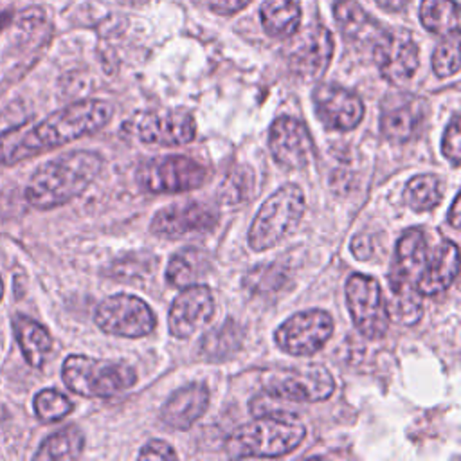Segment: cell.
<instances>
[{
  "mask_svg": "<svg viewBox=\"0 0 461 461\" xmlns=\"http://www.w3.org/2000/svg\"><path fill=\"white\" fill-rule=\"evenodd\" d=\"M112 113L110 103L85 99L54 112L31 130H9L0 135V164H14L43 149L94 133L110 122Z\"/></svg>",
  "mask_w": 461,
  "mask_h": 461,
  "instance_id": "obj_1",
  "label": "cell"
},
{
  "mask_svg": "<svg viewBox=\"0 0 461 461\" xmlns=\"http://www.w3.org/2000/svg\"><path fill=\"white\" fill-rule=\"evenodd\" d=\"M95 151L77 149L41 164L25 187V200L36 209H52L81 194L101 171Z\"/></svg>",
  "mask_w": 461,
  "mask_h": 461,
  "instance_id": "obj_2",
  "label": "cell"
},
{
  "mask_svg": "<svg viewBox=\"0 0 461 461\" xmlns=\"http://www.w3.org/2000/svg\"><path fill=\"white\" fill-rule=\"evenodd\" d=\"M304 439V427L294 414H263L238 427L225 443L230 457H279Z\"/></svg>",
  "mask_w": 461,
  "mask_h": 461,
  "instance_id": "obj_3",
  "label": "cell"
},
{
  "mask_svg": "<svg viewBox=\"0 0 461 461\" xmlns=\"http://www.w3.org/2000/svg\"><path fill=\"white\" fill-rule=\"evenodd\" d=\"M61 376L72 393L86 398L115 396L137 382V373L128 364L97 360L85 355L67 357Z\"/></svg>",
  "mask_w": 461,
  "mask_h": 461,
  "instance_id": "obj_4",
  "label": "cell"
},
{
  "mask_svg": "<svg viewBox=\"0 0 461 461\" xmlns=\"http://www.w3.org/2000/svg\"><path fill=\"white\" fill-rule=\"evenodd\" d=\"M304 194L299 185L279 187L258 211L249 230V245L254 250H267L286 238L301 221Z\"/></svg>",
  "mask_w": 461,
  "mask_h": 461,
  "instance_id": "obj_5",
  "label": "cell"
},
{
  "mask_svg": "<svg viewBox=\"0 0 461 461\" xmlns=\"http://www.w3.org/2000/svg\"><path fill=\"white\" fill-rule=\"evenodd\" d=\"M261 385L267 394L288 402H321L335 389L331 373L319 364L268 369L261 375Z\"/></svg>",
  "mask_w": 461,
  "mask_h": 461,
  "instance_id": "obj_6",
  "label": "cell"
},
{
  "mask_svg": "<svg viewBox=\"0 0 461 461\" xmlns=\"http://www.w3.org/2000/svg\"><path fill=\"white\" fill-rule=\"evenodd\" d=\"M209 176L207 167L189 157H155L137 169V184L149 193H182L200 187Z\"/></svg>",
  "mask_w": 461,
  "mask_h": 461,
  "instance_id": "obj_7",
  "label": "cell"
},
{
  "mask_svg": "<svg viewBox=\"0 0 461 461\" xmlns=\"http://www.w3.org/2000/svg\"><path fill=\"white\" fill-rule=\"evenodd\" d=\"M346 304L355 328L371 340L382 339L389 328V313L378 281L367 274H353L346 281Z\"/></svg>",
  "mask_w": 461,
  "mask_h": 461,
  "instance_id": "obj_8",
  "label": "cell"
},
{
  "mask_svg": "<svg viewBox=\"0 0 461 461\" xmlns=\"http://www.w3.org/2000/svg\"><path fill=\"white\" fill-rule=\"evenodd\" d=\"M333 333V319L328 312L312 308L294 313L274 333L276 344L288 355L308 357L317 353Z\"/></svg>",
  "mask_w": 461,
  "mask_h": 461,
  "instance_id": "obj_9",
  "label": "cell"
},
{
  "mask_svg": "<svg viewBox=\"0 0 461 461\" xmlns=\"http://www.w3.org/2000/svg\"><path fill=\"white\" fill-rule=\"evenodd\" d=\"M95 324L106 333L137 339L153 331L155 315L140 297L115 294L95 308Z\"/></svg>",
  "mask_w": 461,
  "mask_h": 461,
  "instance_id": "obj_10",
  "label": "cell"
},
{
  "mask_svg": "<svg viewBox=\"0 0 461 461\" xmlns=\"http://www.w3.org/2000/svg\"><path fill=\"white\" fill-rule=\"evenodd\" d=\"M268 146L274 160L286 169H301L308 166L315 153L306 126L290 115H281L272 122Z\"/></svg>",
  "mask_w": 461,
  "mask_h": 461,
  "instance_id": "obj_11",
  "label": "cell"
},
{
  "mask_svg": "<svg viewBox=\"0 0 461 461\" xmlns=\"http://www.w3.org/2000/svg\"><path fill=\"white\" fill-rule=\"evenodd\" d=\"M218 221L212 207L202 202H182L160 209L151 220V232L162 238H184L193 232L211 230Z\"/></svg>",
  "mask_w": 461,
  "mask_h": 461,
  "instance_id": "obj_12",
  "label": "cell"
},
{
  "mask_svg": "<svg viewBox=\"0 0 461 461\" xmlns=\"http://www.w3.org/2000/svg\"><path fill=\"white\" fill-rule=\"evenodd\" d=\"M214 313V297L209 286L191 285L182 288L171 304L167 324L176 339H187L211 321Z\"/></svg>",
  "mask_w": 461,
  "mask_h": 461,
  "instance_id": "obj_13",
  "label": "cell"
},
{
  "mask_svg": "<svg viewBox=\"0 0 461 461\" xmlns=\"http://www.w3.org/2000/svg\"><path fill=\"white\" fill-rule=\"evenodd\" d=\"M331 52V34L321 23H313L292 41L288 49V65L295 74L315 79L328 68Z\"/></svg>",
  "mask_w": 461,
  "mask_h": 461,
  "instance_id": "obj_14",
  "label": "cell"
},
{
  "mask_svg": "<svg viewBox=\"0 0 461 461\" xmlns=\"http://www.w3.org/2000/svg\"><path fill=\"white\" fill-rule=\"evenodd\" d=\"M375 59L384 79L402 85L418 68V45L407 32H384L375 43Z\"/></svg>",
  "mask_w": 461,
  "mask_h": 461,
  "instance_id": "obj_15",
  "label": "cell"
},
{
  "mask_svg": "<svg viewBox=\"0 0 461 461\" xmlns=\"http://www.w3.org/2000/svg\"><path fill=\"white\" fill-rule=\"evenodd\" d=\"M313 104L317 117L330 130H353L364 117L360 97L337 85H319L313 90Z\"/></svg>",
  "mask_w": 461,
  "mask_h": 461,
  "instance_id": "obj_16",
  "label": "cell"
},
{
  "mask_svg": "<svg viewBox=\"0 0 461 461\" xmlns=\"http://www.w3.org/2000/svg\"><path fill=\"white\" fill-rule=\"evenodd\" d=\"M137 135L146 144L182 146L194 139L196 122L184 110L148 112L139 121Z\"/></svg>",
  "mask_w": 461,
  "mask_h": 461,
  "instance_id": "obj_17",
  "label": "cell"
},
{
  "mask_svg": "<svg viewBox=\"0 0 461 461\" xmlns=\"http://www.w3.org/2000/svg\"><path fill=\"white\" fill-rule=\"evenodd\" d=\"M432 252L421 229H409L398 240L394 263L389 274V286H412L425 270Z\"/></svg>",
  "mask_w": 461,
  "mask_h": 461,
  "instance_id": "obj_18",
  "label": "cell"
},
{
  "mask_svg": "<svg viewBox=\"0 0 461 461\" xmlns=\"http://www.w3.org/2000/svg\"><path fill=\"white\" fill-rule=\"evenodd\" d=\"M209 391L203 384H189L173 393L160 409V420L178 430L189 429L207 409Z\"/></svg>",
  "mask_w": 461,
  "mask_h": 461,
  "instance_id": "obj_19",
  "label": "cell"
},
{
  "mask_svg": "<svg viewBox=\"0 0 461 461\" xmlns=\"http://www.w3.org/2000/svg\"><path fill=\"white\" fill-rule=\"evenodd\" d=\"M423 101L414 95H400L385 104L380 117L382 135L393 142L409 140L423 119Z\"/></svg>",
  "mask_w": 461,
  "mask_h": 461,
  "instance_id": "obj_20",
  "label": "cell"
},
{
  "mask_svg": "<svg viewBox=\"0 0 461 461\" xmlns=\"http://www.w3.org/2000/svg\"><path fill=\"white\" fill-rule=\"evenodd\" d=\"M459 270V250L454 241H443L432 250V256L416 281L420 295H436L447 290Z\"/></svg>",
  "mask_w": 461,
  "mask_h": 461,
  "instance_id": "obj_21",
  "label": "cell"
},
{
  "mask_svg": "<svg viewBox=\"0 0 461 461\" xmlns=\"http://www.w3.org/2000/svg\"><path fill=\"white\" fill-rule=\"evenodd\" d=\"M335 20L344 34L351 41H371L373 45L385 32L376 20H373L357 0H337L333 5Z\"/></svg>",
  "mask_w": 461,
  "mask_h": 461,
  "instance_id": "obj_22",
  "label": "cell"
},
{
  "mask_svg": "<svg viewBox=\"0 0 461 461\" xmlns=\"http://www.w3.org/2000/svg\"><path fill=\"white\" fill-rule=\"evenodd\" d=\"M13 328L25 360L32 367H41L52 348V339L49 331L40 322L25 315H16L13 321Z\"/></svg>",
  "mask_w": 461,
  "mask_h": 461,
  "instance_id": "obj_23",
  "label": "cell"
},
{
  "mask_svg": "<svg viewBox=\"0 0 461 461\" xmlns=\"http://www.w3.org/2000/svg\"><path fill=\"white\" fill-rule=\"evenodd\" d=\"M263 29L274 38H290L299 29L301 7L297 0H265L259 7Z\"/></svg>",
  "mask_w": 461,
  "mask_h": 461,
  "instance_id": "obj_24",
  "label": "cell"
},
{
  "mask_svg": "<svg viewBox=\"0 0 461 461\" xmlns=\"http://www.w3.org/2000/svg\"><path fill=\"white\" fill-rule=\"evenodd\" d=\"M209 259L207 254L200 249L189 247L176 252L166 268V281L175 288H185L196 285L198 277L207 270Z\"/></svg>",
  "mask_w": 461,
  "mask_h": 461,
  "instance_id": "obj_25",
  "label": "cell"
},
{
  "mask_svg": "<svg viewBox=\"0 0 461 461\" xmlns=\"http://www.w3.org/2000/svg\"><path fill=\"white\" fill-rule=\"evenodd\" d=\"M420 20L427 31L439 36L459 32V9L454 0H423Z\"/></svg>",
  "mask_w": 461,
  "mask_h": 461,
  "instance_id": "obj_26",
  "label": "cell"
},
{
  "mask_svg": "<svg viewBox=\"0 0 461 461\" xmlns=\"http://www.w3.org/2000/svg\"><path fill=\"white\" fill-rule=\"evenodd\" d=\"M443 182L430 173L412 176L403 187V200L405 203L418 212L430 211L436 207L443 198Z\"/></svg>",
  "mask_w": 461,
  "mask_h": 461,
  "instance_id": "obj_27",
  "label": "cell"
},
{
  "mask_svg": "<svg viewBox=\"0 0 461 461\" xmlns=\"http://www.w3.org/2000/svg\"><path fill=\"white\" fill-rule=\"evenodd\" d=\"M83 432L77 427L68 425L43 439L34 459H76L83 452Z\"/></svg>",
  "mask_w": 461,
  "mask_h": 461,
  "instance_id": "obj_28",
  "label": "cell"
},
{
  "mask_svg": "<svg viewBox=\"0 0 461 461\" xmlns=\"http://www.w3.org/2000/svg\"><path fill=\"white\" fill-rule=\"evenodd\" d=\"M385 306L389 319H394L405 326L416 324L423 312L421 295L412 286H391V295L385 301Z\"/></svg>",
  "mask_w": 461,
  "mask_h": 461,
  "instance_id": "obj_29",
  "label": "cell"
},
{
  "mask_svg": "<svg viewBox=\"0 0 461 461\" xmlns=\"http://www.w3.org/2000/svg\"><path fill=\"white\" fill-rule=\"evenodd\" d=\"M241 330L232 322L227 321L221 326L211 330L200 342V353L205 358L211 360H220L229 355H232L240 344H241Z\"/></svg>",
  "mask_w": 461,
  "mask_h": 461,
  "instance_id": "obj_30",
  "label": "cell"
},
{
  "mask_svg": "<svg viewBox=\"0 0 461 461\" xmlns=\"http://www.w3.org/2000/svg\"><path fill=\"white\" fill-rule=\"evenodd\" d=\"M34 412L43 423H52L72 412V402L56 389H43L34 396Z\"/></svg>",
  "mask_w": 461,
  "mask_h": 461,
  "instance_id": "obj_31",
  "label": "cell"
},
{
  "mask_svg": "<svg viewBox=\"0 0 461 461\" xmlns=\"http://www.w3.org/2000/svg\"><path fill=\"white\" fill-rule=\"evenodd\" d=\"M288 276L279 265H258L247 272L243 277V285L258 294L279 290L286 283Z\"/></svg>",
  "mask_w": 461,
  "mask_h": 461,
  "instance_id": "obj_32",
  "label": "cell"
},
{
  "mask_svg": "<svg viewBox=\"0 0 461 461\" xmlns=\"http://www.w3.org/2000/svg\"><path fill=\"white\" fill-rule=\"evenodd\" d=\"M432 68L436 76L448 77L459 70V32L448 34L432 54Z\"/></svg>",
  "mask_w": 461,
  "mask_h": 461,
  "instance_id": "obj_33",
  "label": "cell"
},
{
  "mask_svg": "<svg viewBox=\"0 0 461 461\" xmlns=\"http://www.w3.org/2000/svg\"><path fill=\"white\" fill-rule=\"evenodd\" d=\"M459 148H461V128H459V117L454 115L441 139V153L445 158L452 162V166H459V158H461Z\"/></svg>",
  "mask_w": 461,
  "mask_h": 461,
  "instance_id": "obj_34",
  "label": "cell"
},
{
  "mask_svg": "<svg viewBox=\"0 0 461 461\" xmlns=\"http://www.w3.org/2000/svg\"><path fill=\"white\" fill-rule=\"evenodd\" d=\"M176 452L162 439H149L139 452V459H175Z\"/></svg>",
  "mask_w": 461,
  "mask_h": 461,
  "instance_id": "obj_35",
  "label": "cell"
},
{
  "mask_svg": "<svg viewBox=\"0 0 461 461\" xmlns=\"http://www.w3.org/2000/svg\"><path fill=\"white\" fill-rule=\"evenodd\" d=\"M252 0H212V9L220 14H232L241 11Z\"/></svg>",
  "mask_w": 461,
  "mask_h": 461,
  "instance_id": "obj_36",
  "label": "cell"
},
{
  "mask_svg": "<svg viewBox=\"0 0 461 461\" xmlns=\"http://www.w3.org/2000/svg\"><path fill=\"white\" fill-rule=\"evenodd\" d=\"M459 205H461V196H459V193L454 196V202H452V205H450V211H448V220H450V225L454 227V229H457L459 227Z\"/></svg>",
  "mask_w": 461,
  "mask_h": 461,
  "instance_id": "obj_37",
  "label": "cell"
},
{
  "mask_svg": "<svg viewBox=\"0 0 461 461\" xmlns=\"http://www.w3.org/2000/svg\"><path fill=\"white\" fill-rule=\"evenodd\" d=\"M382 9H385V11H393V13H396V11H402L407 4H409V0H375Z\"/></svg>",
  "mask_w": 461,
  "mask_h": 461,
  "instance_id": "obj_38",
  "label": "cell"
},
{
  "mask_svg": "<svg viewBox=\"0 0 461 461\" xmlns=\"http://www.w3.org/2000/svg\"><path fill=\"white\" fill-rule=\"evenodd\" d=\"M11 22V13H0V31Z\"/></svg>",
  "mask_w": 461,
  "mask_h": 461,
  "instance_id": "obj_39",
  "label": "cell"
},
{
  "mask_svg": "<svg viewBox=\"0 0 461 461\" xmlns=\"http://www.w3.org/2000/svg\"><path fill=\"white\" fill-rule=\"evenodd\" d=\"M2 295H4V283H2V277H0V299H2Z\"/></svg>",
  "mask_w": 461,
  "mask_h": 461,
  "instance_id": "obj_40",
  "label": "cell"
}]
</instances>
